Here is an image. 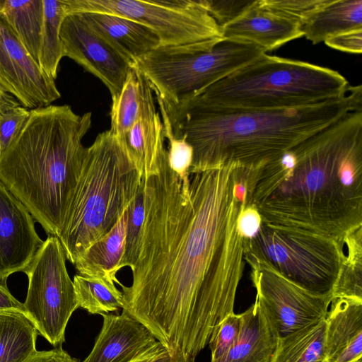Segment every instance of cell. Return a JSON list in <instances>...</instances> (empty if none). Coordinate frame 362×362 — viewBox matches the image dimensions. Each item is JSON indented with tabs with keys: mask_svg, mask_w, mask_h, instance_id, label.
Segmentation results:
<instances>
[{
	"mask_svg": "<svg viewBox=\"0 0 362 362\" xmlns=\"http://www.w3.org/2000/svg\"><path fill=\"white\" fill-rule=\"evenodd\" d=\"M239 166L192 173L188 197L170 168L144 182L145 216L124 308L174 358L194 362L234 313L245 266L238 227L245 201Z\"/></svg>",
	"mask_w": 362,
	"mask_h": 362,
	"instance_id": "6da1fadb",
	"label": "cell"
},
{
	"mask_svg": "<svg viewBox=\"0 0 362 362\" xmlns=\"http://www.w3.org/2000/svg\"><path fill=\"white\" fill-rule=\"evenodd\" d=\"M245 189L269 225L337 240L362 226V110L248 170Z\"/></svg>",
	"mask_w": 362,
	"mask_h": 362,
	"instance_id": "7a4b0ae2",
	"label": "cell"
},
{
	"mask_svg": "<svg viewBox=\"0 0 362 362\" xmlns=\"http://www.w3.org/2000/svg\"><path fill=\"white\" fill-rule=\"evenodd\" d=\"M165 108L175 136L192 148L189 174L228 163L254 170L349 112L362 110V89L361 85L350 86L341 97L288 109H229L184 103Z\"/></svg>",
	"mask_w": 362,
	"mask_h": 362,
	"instance_id": "3957f363",
	"label": "cell"
},
{
	"mask_svg": "<svg viewBox=\"0 0 362 362\" xmlns=\"http://www.w3.org/2000/svg\"><path fill=\"white\" fill-rule=\"evenodd\" d=\"M92 114L69 105L30 110L9 146L0 153V181L49 235L58 236L76 186Z\"/></svg>",
	"mask_w": 362,
	"mask_h": 362,
	"instance_id": "277c9868",
	"label": "cell"
},
{
	"mask_svg": "<svg viewBox=\"0 0 362 362\" xmlns=\"http://www.w3.org/2000/svg\"><path fill=\"white\" fill-rule=\"evenodd\" d=\"M141 177L118 138L109 129L86 148L81 173L57 238L74 264L117 223Z\"/></svg>",
	"mask_w": 362,
	"mask_h": 362,
	"instance_id": "5b68a950",
	"label": "cell"
},
{
	"mask_svg": "<svg viewBox=\"0 0 362 362\" xmlns=\"http://www.w3.org/2000/svg\"><path fill=\"white\" fill-rule=\"evenodd\" d=\"M349 88L347 80L335 70L265 53L180 103L229 109H288L341 97Z\"/></svg>",
	"mask_w": 362,
	"mask_h": 362,
	"instance_id": "8992f818",
	"label": "cell"
},
{
	"mask_svg": "<svg viewBox=\"0 0 362 362\" xmlns=\"http://www.w3.org/2000/svg\"><path fill=\"white\" fill-rule=\"evenodd\" d=\"M265 52L252 43L222 39L158 46L130 66L148 80L165 106L177 105L257 59Z\"/></svg>",
	"mask_w": 362,
	"mask_h": 362,
	"instance_id": "52a82bcc",
	"label": "cell"
},
{
	"mask_svg": "<svg viewBox=\"0 0 362 362\" xmlns=\"http://www.w3.org/2000/svg\"><path fill=\"white\" fill-rule=\"evenodd\" d=\"M244 257L266 263L291 282L320 296H332L345 258L344 238L337 240L262 221L243 240Z\"/></svg>",
	"mask_w": 362,
	"mask_h": 362,
	"instance_id": "ba28073f",
	"label": "cell"
},
{
	"mask_svg": "<svg viewBox=\"0 0 362 362\" xmlns=\"http://www.w3.org/2000/svg\"><path fill=\"white\" fill-rule=\"evenodd\" d=\"M66 15L100 12L122 16L151 29L160 46L221 40L222 29L201 0H64Z\"/></svg>",
	"mask_w": 362,
	"mask_h": 362,
	"instance_id": "9c48e42d",
	"label": "cell"
},
{
	"mask_svg": "<svg viewBox=\"0 0 362 362\" xmlns=\"http://www.w3.org/2000/svg\"><path fill=\"white\" fill-rule=\"evenodd\" d=\"M66 260L59 238L49 235L24 272L28 287L23 304L29 321L54 347L64 342L68 322L79 308Z\"/></svg>",
	"mask_w": 362,
	"mask_h": 362,
	"instance_id": "30bf717a",
	"label": "cell"
},
{
	"mask_svg": "<svg viewBox=\"0 0 362 362\" xmlns=\"http://www.w3.org/2000/svg\"><path fill=\"white\" fill-rule=\"evenodd\" d=\"M251 268L256 300L273 322L279 338L325 318L332 296L312 294L285 279L266 263L244 257Z\"/></svg>",
	"mask_w": 362,
	"mask_h": 362,
	"instance_id": "8fae6325",
	"label": "cell"
},
{
	"mask_svg": "<svg viewBox=\"0 0 362 362\" xmlns=\"http://www.w3.org/2000/svg\"><path fill=\"white\" fill-rule=\"evenodd\" d=\"M0 84L29 110L48 106L61 97L55 81L31 57L1 13Z\"/></svg>",
	"mask_w": 362,
	"mask_h": 362,
	"instance_id": "7c38bea8",
	"label": "cell"
},
{
	"mask_svg": "<svg viewBox=\"0 0 362 362\" xmlns=\"http://www.w3.org/2000/svg\"><path fill=\"white\" fill-rule=\"evenodd\" d=\"M59 36L63 56L97 77L107 88L111 97H116L131 69L128 62L91 30L78 13L64 17Z\"/></svg>",
	"mask_w": 362,
	"mask_h": 362,
	"instance_id": "4fadbf2b",
	"label": "cell"
},
{
	"mask_svg": "<svg viewBox=\"0 0 362 362\" xmlns=\"http://www.w3.org/2000/svg\"><path fill=\"white\" fill-rule=\"evenodd\" d=\"M43 243L28 209L0 181V282L25 272Z\"/></svg>",
	"mask_w": 362,
	"mask_h": 362,
	"instance_id": "5bb4252c",
	"label": "cell"
},
{
	"mask_svg": "<svg viewBox=\"0 0 362 362\" xmlns=\"http://www.w3.org/2000/svg\"><path fill=\"white\" fill-rule=\"evenodd\" d=\"M101 315L100 332L82 362H132L157 342L151 331L124 310L120 315Z\"/></svg>",
	"mask_w": 362,
	"mask_h": 362,
	"instance_id": "9a60e30c",
	"label": "cell"
},
{
	"mask_svg": "<svg viewBox=\"0 0 362 362\" xmlns=\"http://www.w3.org/2000/svg\"><path fill=\"white\" fill-rule=\"evenodd\" d=\"M221 29L224 39L254 44L265 53L303 36L298 23L262 7L259 0Z\"/></svg>",
	"mask_w": 362,
	"mask_h": 362,
	"instance_id": "2e32d148",
	"label": "cell"
},
{
	"mask_svg": "<svg viewBox=\"0 0 362 362\" xmlns=\"http://www.w3.org/2000/svg\"><path fill=\"white\" fill-rule=\"evenodd\" d=\"M325 324L326 362L362 361V300L332 299Z\"/></svg>",
	"mask_w": 362,
	"mask_h": 362,
	"instance_id": "e0dca14e",
	"label": "cell"
},
{
	"mask_svg": "<svg viewBox=\"0 0 362 362\" xmlns=\"http://www.w3.org/2000/svg\"><path fill=\"white\" fill-rule=\"evenodd\" d=\"M78 13L83 21L113 47L131 65L159 46L157 35L148 28L129 18L106 13Z\"/></svg>",
	"mask_w": 362,
	"mask_h": 362,
	"instance_id": "ac0fdd59",
	"label": "cell"
},
{
	"mask_svg": "<svg viewBox=\"0 0 362 362\" xmlns=\"http://www.w3.org/2000/svg\"><path fill=\"white\" fill-rule=\"evenodd\" d=\"M239 315V334L223 362H270L279 337L265 310L255 299Z\"/></svg>",
	"mask_w": 362,
	"mask_h": 362,
	"instance_id": "d6986e66",
	"label": "cell"
},
{
	"mask_svg": "<svg viewBox=\"0 0 362 362\" xmlns=\"http://www.w3.org/2000/svg\"><path fill=\"white\" fill-rule=\"evenodd\" d=\"M153 93L146 77L131 66L120 93L112 98L110 130L120 136L138 121L158 115Z\"/></svg>",
	"mask_w": 362,
	"mask_h": 362,
	"instance_id": "ffe728a7",
	"label": "cell"
},
{
	"mask_svg": "<svg viewBox=\"0 0 362 362\" xmlns=\"http://www.w3.org/2000/svg\"><path fill=\"white\" fill-rule=\"evenodd\" d=\"M117 137L141 178L158 173L168 153L159 112L155 117L138 121L125 134Z\"/></svg>",
	"mask_w": 362,
	"mask_h": 362,
	"instance_id": "44dd1931",
	"label": "cell"
},
{
	"mask_svg": "<svg viewBox=\"0 0 362 362\" xmlns=\"http://www.w3.org/2000/svg\"><path fill=\"white\" fill-rule=\"evenodd\" d=\"M127 209L114 227L76 261L74 265L78 274L100 278L120 285L117 274L121 269L120 263L125 249Z\"/></svg>",
	"mask_w": 362,
	"mask_h": 362,
	"instance_id": "7402d4cb",
	"label": "cell"
},
{
	"mask_svg": "<svg viewBox=\"0 0 362 362\" xmlns=\"http://www.w3.org/2000/svg\"><path fill=\"white\" fill-rule=\"evenodd\" d=\"M362 28V0H327L300 25L313 45L347 31Z\"/></svg>",
	"mask_w": 362,
	"mask_h": 362,
	"instance_id": "603a6c76",
	"label": "cell"
},
{
	"mask_svg": "<svg viewBox=\"0 0 362 362\" xmlns=\"http://www.w3.org/2000/svg\"><path fill=\"white\" fill-rule=\"evenodd\" d=\"M0 13L38 64L43 25L42 0H0Z\"/></svg>",
	"mask_w": 362,
	"mask_h": 362,
	"instance_id": "cb8c5ba5",
	"label": "cell"
},
{
	"mask_svg": "<svg viewBox=\"0 0 362 362\" xmlns=\"http://www.w3.org/2000/svg\"><path fill=\"white\" fill-rule=\"evenodd\" d=\"M325 318L278 338L270 362H326Z\"/></svg>",
	"mask_w": 362,
	"mask_h": 362,
	"instance_id": "d4e9b609",
	"label": "cell"
},
{
	"mask_svg": "<svg viewBox=\"0 0 362 362\" xmlns=\"http://www.w3.org/2000/svg\"><path fill=\"white\" fill-rule=\"evenodd\" d=\"M37 331L20 313L0 312V362H22L36 351Z\"/></svg>",
	"mask_w": 362,
	"mask_h": 362,
	"instance_id": "484cf974",
	"label": "cell"
},
{
	"mask_svg": "<svg viewBox=\"0 0 362 362\" xmlns=\"http://www.w3.org/2000/svg\"><path fill=\"white\" fill-rule=\"evenodd\" d=\"M43 25L38 64L50 78L57 77L63 56L59 32L66 11L64 0H42Z\"/></svg>",
	"mask_w": 362,
	"mask_h": 362,
	"instance_id": "4316f807",
	"label": "cell"
},
{
	"mask_svg": "<svg viewBox=\"0 0 362 362\" xmlns=\"http://www.w3.org/2000/svg\"><path fill=\"white\" fill-rule=\"evenodd\" d=\"M74 287L79 308L90 314H107L124 308L123 295L115 283L76 274Z\"/></svg>",
	"mask_w": 362,
	"mask_h": 362,
	"instance_id": "83f0119b",
	"label": "cell"
},
{
	"mask_svg": "<svg viewBox=\"0 0 362 362\" xmlns=\"http://www.w3.org/2000/svg\"><path fill=\"white\" fill-rule=\"evenodd\" d=\"M344 242L346 252L332 291V299L362 300V226L346 235Z\"/></svg>",
	"mask_w": 362,
	"mask_h": 362,
	"instance_id": "f1b7e54d",
	"label": "cell"
},
{
	"mask_svg": "<svg viewBox=\"0 0 362 362\" xmlns=\"http://www.w3.org/2000/svg\"><path fill=\"white\" fill-rule=\"evenodd\" d=\"M156 98L163 124L165 137L168 143L167 150L169 166L180 179L182 193L187 199L189 192V168L193 156L192 148L184 139L175 136L162 100L156 95Z\"/></svg>",
	"mask_w": 362,
	"mask_h": 362,
	"instance_id": "f546056e",
	"label": "cell"
},
{
	"mask_svg": "<svg viewBox=\"0 0 362 362\" xmlns=\"http://www.w3.org/2000/svg\"><path fill=\"white\" fill-rule=\"evenodd\" d=\"M125 249L120 268L134 267L137 258L143 223L144 221V192L141 179L138 190L127 209Z\"/></svg>",
	"mask_w": 362,
	"mask_h": 362,
	"instance_id": "4dcf8cb0",
	"label": "cell"
},
{
	"mask_svg": "<svg viewBox=\"0 0 362 362\" xmlns=\"http://www.w3.org/2000/svg\"><path fill=\"white\" fill-rule=\"evenodd\" d=\"M240 325V315L235 313L221 323L208 344L211 351L210 362H223L238 338Z\"/></svg>",
	"mask_w": 362,
	"mask_h": 362,
	"instance_id": "1f68e13d",
	"label": "cell"
},
{
	"mask_svg": "<svg viewBox=\"0 0 362 362\" xmlns=\"http://www.w3.org/2000/svg\"><path fill=\"white\" fill-rule=\"evenodd\" d=\"M327 0H259V4L300 25Z\"/></svg>",
	"mask_w": 362,
	"mask_h": 362,
	"instance_id": "d6a6232c",
	"label": "cell"
},
{
	"mask_svg": "<svg viewBox=\"0 0 362 362\" xmlns=\"http://www.w3.org/2000/svg\"><path fill=\"white\" fill-rule=\"evenodd\" d=\"M201 2L222 28L245 13L256 0H201Z\"/></svg>",
	"mask_w": 362,
	"mask_h": 362,
	"instance_id": "836d02e7",
	"label": "cell"
},
{
	"mask_svg": "<svg viewBox=\"0 0 362 362\" xmlns=\"http://www.w3.org/2000/svg\"><path fill=\"white\" fill-rule=\"evenodd\" d=\"M30 115L22 105L0 113V153L4 151L18 134Z\"/></svg>",
	"mask_w": 362,
	"mask_h": 362,
	"instance_id": "e575fe53",
	"label": "cell"
},
{
	"mask_svg": "<svg viewBox=\"0 0 362 362\" xmlns=\"http://www.w3.org/2000/svg\"><path fill=\"white\" fill-rule=\"evenodd\" d=\"M324 42L328 47L341 52L361 54L362 51V28L332 36Z\"/></svg>",
	"mask_w": 362,
	"mask_h": 362,
	"instance_id": "d590c367",
	"label": "cell"
},
{
	"mask_svg": "<svg viewBox=\"0 0 362 362\" xmlns=\"http://www.w3.org/2000/svg\"><path fill=\"white\" fill-rule=\"evenodd\" d=\"M261 223L262 218L256 208L252 204H244L238 222V230L243 240L254 237Z\"/></svg>",
	"mask_w": 362,
	"mask_h": 362,
	"instance_id": "8d00e7d4",
	"label": "cell"
},
{
	"mask_svg": "<svg viewBox=\"0 0 362 362\" xmlns=\"http://www.w3.org/2000/svg\"><path fill=\"white\" fill-rule=\"evenodd\" d=\"M22 362H79L72 358L62 346L48 351H35Z\"/></svg>",
	"mask_w": 362,
	"mask_h": 362,
	"instance_id": "74e56055",
	"label": "cell"
},
{
	"mask_svg": "<svg viewBox=\"0 0 362 362\" xmlns=\"http://www.w3.org/2000/svg\"><path fill=\"white\" fill-rule=\"evenodd\" d=\"M0 312L20 313L28 319L24 304L18 301L8 291L6 284L0 282Z\"/></svg>",
	"mask_w": 362,
	"mask_h": 362,
	"instance_id": "f35d334b",
	"label": "cell"
},
{
	"mask_svg": "<svg viewBox=\"0 0 362 362\" xmlns=\"http://www.w3.org/2000/svg\"><path fill=\"white\" fill-rule=\"evenodd\" d=\"M20 105H21L18 100L0 84V113Z\"/></svg>",
	"mask_w": 362,
	"mask_h": 362,
	"instance_id": "ab89813d",
	"label": "cell"
},
{
	"mask_svg": "<svg viewBox=\"0 0 362 362\" xmlns=\"http://www.w3.org/2000/svg\"><path fill=\"white\" fill-rule=\"evenodd\" d=\"M165 349V348L157 341L154 346L132 362H149Z\"/></svg>",
	"mask_w": 362,
	"mask_h": 362,
	"instance_id": "60d3db41",
	"label": "cell"
},
{
	"mask_svg": "<svg viewBox=\"0 0 362 362\" xmlns=\"http://www.w3.org/2000/svg\"><path fill=\"white\" fill-rule=\"evenodd\" d=\"M149 362H184L182 359L172 357L166 349L153 358Z\"/></svg>",
	"mask_w": 362,
	"mask_h": 362,
	"instance_id": "b9f144b4",
	"label": "cell"
},
{
	"mask_svg": "<svg viewBox=\"0 0 362 362\" xmlns=\"http://www.w3.org/2000/svg\"><path fill=\"white\" fill-rule=\"evenodd\" d=\"M358 362H362V361H358Z\"/></svg>",
	"mask_w": 362,
	"mask_h": 362,
	"instance_id": "7bdbcfd3",
	"label": "cell"
}]
</instances>
